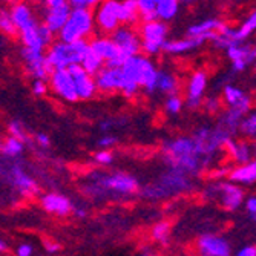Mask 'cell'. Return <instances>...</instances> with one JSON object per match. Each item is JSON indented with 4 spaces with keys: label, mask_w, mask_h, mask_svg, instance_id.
I'll return each mask as SVG.
<instances>
[{
    "label": "cell",
    "mask_w": 256,
    "mask_h": 256,
    "mask_svg": "<svg viewBox=\"0 0 256 256\" xmlns=\"http://www.w3.org/2000/svg\"><path fill=\"white\" fill-rule=\"evenodd\" d=\"M161 156L169 168L182 170L194 178L201 176L216 164V160L206 154L192 135H182L166 142L162 144Z\"/></svg>",
    "instance_id": "6da1fadb"
},
{
    "label": "cell",
    "mask_w": 256,
    "mask_h": 256,
    "mask_svg": "<svg viewBox=\"0 0 256 256\" xmlns=\"http://www.w3.org/2000/svg\"><path fill=\"white\" fill-rule=\"evenodd\" d=\"M195 189L194 176L188 175L182 170L169 168L164 174H161L152 182L146 184L140 190L142 196L148 201H160L174 198L182 194H189Z\"/></svg>",
    "instance_id": "7a4b0ae2"
},
{
    "label": "cell",
    "mask_w": 256,
    "mask_h": 256,
    "mask_svg": "<svg viewBox=\"0 0 256 256\" xmlns=\"http://www.w3.org/2000/svg\"><path fill=\"white\" fill-rule=\"evenodd\" d=\"M89 180V186H84V194L89 196H130L140 192L138 180L126 172H97L90 174Z\"/></svg>",
    "instance_id": "3957f363"
},
{
    "label": "cell",
    "mask_w": 256,
    "mask_h": 256,
    "mask_svg": "<svg viewBox=\"0 0 256 256\" xmlns=\"http://www.w3.org/2000/svg\"><path fill=\"white\" fill-rule=\"evenodd\" d=\"M201 198L208 202H215L227 212H236L244 206L246 194L240 184L234 181L214 180L204 186L201 190Z\"/></svg>",
    "instance_id": "277c9868"
},
{
    "label": "cell",
    "mask_w": 256,
    "mask_h": 256,
    "mask_svg": "<svg viewBox=\"0 0 256 256\" xmlns=\"http://www.w3.org/2000/svg\"><path fill=\"white\" fill-rule=\"evenodd\" d=\"M123 76L142 88L146 94L152 96L156 92V76L158 68L155 66L152 57L140 52L136 56H130L122 64Z\"/></svg>",
    "instance_id": "5b68a950"
},
{
    "label": "cell",
    "mask_w": 256,
    "mask_h": 256,
    "mask_svg": "<svg viewBox=\"0 0 256 256\" xmlns=\"http://www.w3.org/2000/svg\"><path fill=\"white\" fill-rule=\"evenodd\" d=\"M96 20L94 11L90 8H72L63 28L57 32V38L62 42H77L89 38L94 34Z\"/></svg>",
    "instance_id": "8992f818"
},
{
    "label": "cell",
    "mask_w": 256,
    "mask_h": 256,
    "mask_svg": "<svg viewBox=\"0 0 256 256\" xmlns=\"http://www.w3.org/2000/svg\"><path fill=\"white\" fill-rule=\"evenodd\" d=\"M88 50H89V40L86 38L71 43L62 42L57 38L46 48L44 56L54 69H66L69 64L80 63Z\"/></svg>",
    "instance_id": "52a82bcc"
},
{
    "label": "cell",
    "mask_w": 256,
    "mask_h": 256,
    "mask_svg": "<svg viewBox=\"0 0 256 256\" xmlns=\"http://www.w3.org/2000/svg\"><path fill=\"white\" fill-rule=\"evenodd\" d=\"M142 37V52L148 57H156L162 52V44L169 37V26L160 18L150 22H142L140 26Z\"/></svg>",
    "instance_id": "ba28073f"
},
{
    "label": "cell",
    "mask_w": 256,
    "mask_h": 256,
    "mask_svg": "<svg viewBox=\"0 0 256 256\" xmlns=\"http://www.w3.org/2000/svg\"><path fill=\"white\" fill-rule=\"evenodd\" d=\"M118 6H120V0H102L96 8H92V11H94L96 28L98 30L100 34L109 36L112 31H115L122 25L118 16Z\"/></svg>",
    "instance_id": "9c48e42d"
},
{
    "label": "cell",
    "mask_w": 256,
    "mask_h": 256,
    "mask_svg": "<svg viewBox=\"0 0 256 256\" xmlns=\"http://www.w3.org/2000/svg\"><path fill=\"white\" fill-rule=\"evenodd\" d=\"M20 57L23 60V64H25L26 74L30 77H32V80L34 78L48 80L54 71L52 64L48 62V58L44 56V51H37V50L26 48V46H22Z\"/></svg>",
    "instance_id": "30bf717a"
},
{
    "label": "cell",
    "mask_w": 256,
    "mask_h": 256,
    "mask_svg": "<svg viewBox=\"0 0 256 256\" xmlns=\"http://www.w3.org/2000/svg\"><path fill=\"white\" fill-rule=\"evenodd\" d=\"M50 89L54 94L68 103H77L78 96L76 90V82L68 69H54L52 74L48 78Z\"/></svg>",
    "instance_id": "8fae6325"
},
{
    "label": "cell",
    "mask_w": 256,
    "mask_h": 256,
    "mask_svg": "<svg viewBox=\"0 0 256 256\" xmlns=\"http://www.w3.org/2000/svg\"><path fill=\"white\" fill-rule=\"evenodd\" d=\"M109 36L124 57L136 56L142 52V37H140L138 31H135V26L120 25Z\"/></svg>",
    "instance_id": "7c38bea8"
},
{
    "label": "cell",
    "mask_w": 256,
    "mask_h": 256,
    "mask_svg": "<svg viewBox=\"0 0 256 256\" xmlns=\"http://www.w3.org/2000/svg\"><path fill=\"white\" fill-rule=\"evenodd\" d=\"M226 56L232 63V71L242 72L256 60V44L246 40L236 42L226 50Z\"/></svg>",
    "instance_id": "4fadbf2b"
},
{
    "label": "cell",
    "mask_w": 256,
    "mask_h": 256,
    "mask_svg": "<svg viewBox=\"0 0 256 256\" xmlns=\"http://www.w3.org/2000/svg\"><path fill=\"white\" fill-rule=\"evenodd\" d=\"M208 84V76L206 71H195L188 84H186V98H184V106L192 110L198 109L204 100L206 89Z\"/></svg>",
    "instance_id": "5bb4252c"
},
{
    "label": "cell",
    "mask_w": 256,
    "mask_h": 256,
    "mask_svg": "<svg viewBox=\"0 0 256 256\" xmlns=\"http://www.w3.org/2000/svg\"><path fill=\"white\" fill-rule=\"evenodd\" d=\"M196 252L202 256H230L232 246L230 242L216 234H204L198 236L195 242Z\"/></svg>",
    "instance_id": "9a60e30c"
},
{
    "label": "cell",
    "mask_w": 256,
    "mask_h": 256,
    "mask_svg": "<svg viewBox=\"0 0 256 256\" xmlns=\"http://www.w3.org/2000/svg\"><path fill=\"white\" fill-rule=\"evenodd\" d=\"M97 90L102 94H114V92H120L124 76L122 68H108L103 66L100 71L94 76Z\"/></svg>",
    "instance_id": "2e32d148"
},
{
    "label": "cell",
    "mask_w": 256,
    "mask_h": 256,
    "mask_svg": "<svg viewBox=\"0 0 256 256\" xmlns=\"http://www.w3.org/2000/svg\"><path fill=\"white\" fill-rule=\"evenodd\" d=\"M40 204L43 207L44 212H48L50 215L56 216H68L72 214V202L68 196L56 192H50L40 196Z\"/></svg>",
    "instance_id": "e0dca14e"
},
{
    "label": "cell",
    "mask_w": 256,
    "mask_h": 256,
    "mask_svg": "<svg viewBox=\"0 0 256 256\" xmlns=\"http://www.w3.org/2000/svg\"><path fill=\"white\" fill-rule=\"evenodd\" d=\"M206 42H207L206 37H189V36H186L184 38H174V40L168 38L164 44H162V52L168 56H184L200 50Z\"/></svg>",
    "instance_id": "ac0fdd59"
},
{
    "label": "cell",
    "mask_w": 256,
    "mask_h": 256,
    "mask_svg": "<svg viewBox=\"0 0 256 256\" xmlns=\"http://www.w3.org/2000/svg\"><path fill=\"white\" fill-rule=\"evenodd\" d=\"M10 181L14 186V189L23 196L31 198L38 194L37 182L23 170L20 164H12V168L10 169Z\"/></svg>",
    "instance_id": "d6986e66"
},
{
    "label": "cell",
    "mask_w": 256,
    "mask_h": 256,
    "mask_svg": "<svg viewBox=\"0 0 256 256\" xmlns=\"http://www.w3.org/2000/svg\"><path fill=\"white\" fill-rule=\"evenodd\" d=\"M71 10L72 6L68 2H63L54 6H44V10L42 11V22L46 23V25L57 34L66 23L69 14H71Z\"/></svg>",
    "instance_id": "ffe728a7"
},
{
    "label": "cell",
    "mask_w": 256,
    "mask_h": 256,
    "mask_svg": "<svg viewBox=\"0 0 256 256\" xmlns=\"http://www.w3.org/2000/svg\"><path fill=\"white\" fill-rule=\"evenodd\" d=\"M224 154L234 164H244L253 158V148L246 140H235L232 136L224 146Z\"/></svg>",
    "instance_id": "44dd1931"
},
{
    "label": "cell",
    "mask_w": 256,
    "mask_h": 256,
    "mask_svg": "<svg viewBox=\"0 0 256 256\" xmlns=\"http://www.w3.org/2000/svg\"><path fill=\"white\" fill-rule=\"evenodd\" d=\"M222 103L227 108H242L246 110L252 109L250 97L241 88L232 84V83H226L222 86Z\"/></svg>",
    "instance_id": "7402d4cb"
},
{
    "label": "cell",
    "mask_w": 256,
    "mask_h": 256,
    "mask_svg": "<svg viewBox=\"0 0 256 256\" xmlns=\"http://www.w3.org/2000/svg\"><path fill=\"white\" fill-rule=\"evenodd\" d=\"M89 48L94 51L96 54H98L104 63L118 57V56H123L120 52V50L117 48V44L114 43V40L110 38V36H106V34H100V36H96L89 42ZM128 58V57H126Z\"/></svg>",
    "instance_id": "603a6c76"
},
{
    "label": "cell",
    "mask_w": 256,
    "mask_h": 256,
    "mask_svg": "<svg viewBox=\"0 0 256 256\" xmlns=\"http://www.w3.org/2000/svg\"><path fill=\"white\" fill-rule=\"evenodd\" d=\"M11 16H12V20L16 23V26L20 31H25L34 25H37V18H36V14L32 11V8L26 4V2H16L12 6H11Z\"/></svg>",
    "instance_id": "cb8c5ba5"
},
{
    "label": "cell",
    "mask_w": 256,
    "mask_h": 256,
    "mask_svg": "<svg viewBox=\"0 0 256 256\" xmlns=\"http://www.w3.org/2000/svg\"><path fill=\"white\" fill-rule=\"evenodd\" d=\"M228 180L240 186H253L256 184V158H252L244 164H236L230 169Z\"/></svg>",
    "instance_id": "d4e9b609"
},
{
    "label": "cell",
    "mask_w": 256,
    "mask_h": 256,
    "mask_svg": "<svg viewBox=\"0 0 256 256\" xmlns=\"http://www.w3.org/2000/svg\"><path fill=\"white\" fill-rule=\"evenodd\" d=\"M181 83L176 74H174L169 69H158V76H156V92L162 96H174L180 94Z\"/></svg>",
    "instance_id": "484cf974"
},
{
    "label": "cell",
    "mask_w": 256,
    "mask_h": 256,
    "mask_svg": "<svg viewBox=\"0 0 256 256\" xmlns=\"http://www.w3.org/2000/svg\"><path fill=\"white\" fill-rule=\"evenodd\" d=\"M248 110L242 109V108H227L224 112H221L218 123L221 128H224L227 132H230L232 135H236L238 129H240V123L242 120V117L247 114Z\"/></svg>",
    "instance_id": "4316f807"
},
{
    "label": "cell",
    "mask_w": 256,
    "mask_h": 256,
    "mask_svg": "<svg viewBox=\"0 0 256 256\" xmlns=\"http://www.w3.org/2000/svg\"><path fill=\"white\" fill-rule=\"evenodd\" d=\"M222 20L220 18H206L200 23H194V25H190L188 28V31H186V36L189 37H206L208 38V36H210L212 32L218 31L222 25Z\"/></svg>",
    "instance_id": "83f0119b"
},
{
    "label": "cell",
    "mask_w": 256,
    "mask_h": 256,
    "mask_svg": "<svg viewBox=\"0 0 256 256\" xmlns=\"http://www.w3.org/2000/svg\"><path fill=\"white\" fill-rule=\"evenodd\" d=\"M76 82V90H77V96H78V102H88L92 100L97 96V84H96V78L94 76H83Z\"/></svg>",
    "instance_id": "f1b7e54d"
},
{
    "label": "cell",
    "mask_w": 256,
    "mask_h": 256,
    "mask_svg": "<svg viewBox=\"0 0 256 256\" xmlns=\"http://www.w3.org/2000/svg\"><path fill=\"white\" fill-rule=\"evenodd\" d=\"M118 16H120V23H122V25L135 26L136 23L140 22L136 0H120Z\"/></svg>",
    "instance_id": "f546056e"
},
{
    "label": "cell",
    "mask_w": 256,
    "mask_h": 256,
    "mask_svg": "<svg viewBox=\"0 0 256 256\" xmlns=\"http://www.w3.org/2000/svg\"><path fill=\"white\" fill-rule=\"evenodd\" d=\"M18 40H20L22 46H26V48L37 50V51H46V46H44V43L40 38V34L37 31V25H34L25 31H20Z\"/></svg>",
    "instance_id": "4dcf8cb0"
},
{
    "label": "cell",
    "mask_w": 256,
    "mask_h": 256,
    "mask_svg": "<svg viewBox=\"0 0 256 256\" xmlns=\"http://www.w3.org/2000/svg\"><path fill=\"white\" fill-rule=\"evenodd\" d=\"M180 12L178 0H156V16L162 22H172Z\"/></svg>",
    "instance_id": "1f68e13d"
},
{
    "label": "cell",
    "mask_w": 256,
    "mask_h": 256,
    "mask_svg": "<svg viewBox=\"0 0 256 256\" xmlns=\"http://www.w3.org/2000/svg\"><path fill=\"white\" fill-rule=\"evenodd\" d=\"M25 150V143L22 140L16 138V136H8L4 142H0V154H2L5 158H17L23 154Z\"/></svg>",
    "instance_id": "d6a6232c"
},
{
    "label": "cell",
    "mask_w": 256,
    "mask_h": 256,
    "mask_svg": "<svg viewBox=\"0 0 256 256\" xmlns=\"http://www.w3.org/2000/svg\"><path fill=\"white\" fill-rule=\"evenodd\" d=\"M170 234H172V226L169 221H160L152 227L150 236L155 242H158L162 247H168L170 242Z\"/></svg>",
    "instance_id": "836d02e7"
},
{
    "label": "cell",
    "mask_w": 256,
    "mask_h": 256,
    "mask_svg": "<svg viewBox=\"0 0 256 256\" xmlns=\"http://www.w3.org/2000/svg\"><path fill=\"white\" fill-rule=\"evenodd\" d=\"M80 64L84 68V71H86L89 76H96V74L100 71V69L104 66V60H103L98 54H96L94 51H92V50L89 48V50L84 52V56H83Z\"/></svg>",
    "instance_id": "e575fe53"
},
{
    "label": "cell",
    "mask_w": 256,
    "mask_h": 256,
    "mask_svg": "<svg viewBox=\"0 0 256 256\" xmlns=\"http://www.w3.org/2000/svg\"><path fill=\"white\" fill-rule=\"evenodd\" d=\"M0 32L6 37H18V30L12 20L11 11L0 6Z\"/></svg>",
    "instance_id": "d590c367"
},
{
    "label": "cell",
    "mask_w": 256,
    "mask_h": 256,
    "mask_svg": "<svg viewBox=\"0 0 256 256\" xmlns=\"http://www.w3.org/2000/svg\"><path fill=\"white\" fill-rule=\"evenodd\" d=\"M238 134L248 140H256V110H248L244 115L240 123Z\"/></svg>",
    "instance_id": "8d00e7d4"
},
{
    "label": "cell",
    "mask_w": 256,
    "mask_h": 256,
    "mask_svg": "<svg viewBox=\"0 0 256 256\" xmlns=\"http://www.w3.org/2000/svg\"><path fill=\"white\" fill-rule=\"evenodd\" d=\"M140 22H150L158 18L156 16V0H136Z\"/></svg>",
    "instance_id": "74e56055"
},
{
    "label": "cell",
    "mask_w": 256,
    "mask_h": 256,
    "mask_svg": "<svg viewBox=\"0 0 256 256\" xmlns=\"http://www.w3.org/2000/svg\"><path fill=\"white\" fill-rule=\"evenodd\" d=\"M184 108V100L180 97V94H174V96H168L166 102H164V109L169 115L172 117H176L180 115V112Z\"/></svg>",
    "instance_id": "f35d334b"
},
{
    "label": "cell",
    "mask_w": 256,
    "mask_h": 256,
    "mask_svg": "<svg viewBox=\"0 0 256 256\" xmlns=\"http://www.w3.org/2000/svg\"><path fill=\"white\" fill-rule=\"evenodd\" d=\"M201 106L204 108V110H206L207 114L216 115V114H220L221 109H222V100H221V97H218V96H208V97H206V98L202 100Z\"/></svg>",
    "instance_id": "ab89813d"
},
{
    "label": "cell",
    "mask_w": 256,
    "mask_h": 256,
    "mask_svg": "<svg viewBox=\"0 0 256 256\" xmlns=\"http://www.w3.org/2000/svg\"><path fill=\"white\" fill-rule=\"evenodd\" d=\"M238 31H240V36L246 40L247 37H250L254 31H256V11H253L244 22L242 25L238 26Z\"/></svg>",
    "instance_id": "60d3db41"
},
{
    "label": "cell",
    "mask_w": 256,
    "mask_h": 256,
    "mask_svg": "<svg viewBox=\"0 0 256 256\" xmlns=\"http://www.w3.org/2000/svg\"><path fill=\"white\" fill-rule=\"evenodd\" d=\"M8 132H10V135H11V136H16V138L22 140V142L25 143V144L30 142V136H28V134H26L25 128H23V126H22V123H20V122H17V120L10 122V124H8Z\"/></svg>",
    "instance_id": "b9f144b4"
},
{
    "label": "cell",
    "mask_w": 256,
    "mask_h": 256,
    "mask_svg": "<svg viewBox=\"0 0 256 256\" xmlns=\"http://www.w3.org/2000/svg\"><path fill=\"white\" fill-rule=\"evenodd\" d=\"M140 89H142V88L138 86V83H135V82L124 77V82H123V86H122L120 92L126 98H135V96L140 92Z\"/></svg>",
    "instance_id": "7bdbcfd3"
},
{
    "label": "cell",
    "mask_w": 256,
    "mask_h": 256,
    "mask_svg": "<svg viewBox=\"0 0 256 256\" xmlns=\"http://www.w3.org/2000/svg\"><path fill=\"white\" fill-rule=\"evenodd\" d=\"M31 89H32L34 96L44 97L50 92V83H48V80H43V78H34L32 84H31Z\"/></svg>",
    "instance_id": "ee69618b"
},
{
    "label": "cell",
    "mask_w": 256,
    "mask_h": 256,
    "mask_svg": "<svg viewBox=\"0 0 256 256\" xmlns=\"http://www.w3.org/2000/svg\"><path fill=\"white\" fill-rule=\"evenodd\" d=\"M94 161L100 166H110L114 162V154L109 149H102L94 155Z\"/></svg>",
    "instance_id": "f6af8a7d"
},
{
    "label": "cell",
    "mask_w": 256,
    "mask_h": 256,
    "mask_svg": "<svg viewBox=\"0 0 256 256\" xmlns=\"http://www.w3.org/2000/svg\"><path fill=\"white\" fill-rule=\"evenodd\" d=\"M244 206H246V212H247L248 218L253 222H256V195H250L248 198H246Z\"/></svg>",
    "instance_id": "bcb514c9"
},
{
    "label": "cell",
    "mask_w": 256,
    "mask_h": 256,
    "mask_svg": "<svg viewBox=\"0 0 256 256\" xmlns=\"http://www.w3.org/2000/svg\"><path fill=\"white\" fill-rule=\"evenodd\" d=\"M118 142V138L115 135H110V134H104L103 136L98 138V146L102 149H110L112 146H115Z\"/></svg>",
    "instance_id": "7dc6e473"
},
{
    "label": "cell",
    "mask_w": 256,
    "mask_h": 256,
    "mask_svg": "<svg viewBox=\"0 0 256 256\" xmlns=\"http://www.w3.org/2000/svg\"><path fill=\"white\" fill-rule=\"evenodd\" d=\"M14 253L17 256H31V254H34V246L30 242H22L16 247Z\"/></svg>",
    "instance_id": "c3c4849f"
},
{
    "label": "cell",
    "mask_w": 256,
    "mask_h": 256,
    "mask_svg": "<svg viewBox=\"0 0 256 256\" xmlns=\"http://www.w3.org/2000/svg\"><path fill=\"white\" fill-rule=\"evenodd\" d=\"M228 174H230L228 166H218L216 169L208 172V175H210L212 180H224L226 176H228Z\"/></svg>",
    "instance_id": "681fc988"
},
{
    "label": "cell",
    "mask_w": 256,
    "mask_h": 256,
    "mask_svg": "<svg viewBox=\"0 0 256 256\" xmlns=\"http://www.w3.org/2000/svg\"><path fill=\"white\" fill-rule=\"evenodd\" d=\"M36 143L40 146V148H43V149H46V148H50L51 146V140H50V136L46 135V134H43V132H38L37 135H36Z\"/></svg>",
    "instance_id": "f907efd6"
},
{
    "label": "cell",
    "mask_w": 256,
    "mask_h": 256,
    "mask_svg": "<svg viewBox=\"0 0 256 256\" xmlns=\"http://www.w3.org/2000/svg\"><path fill=\"white\" fill-rule=\"evenodd\" d=\"M44 250H46V253L54 254V253L62 252V246L58 242H54V241H44Z\"/></svg>",
    "instance_id": "816d5d0a"
},
{
    "label": "cell",
    "mask_w": 256,
    "mask_h": 256,
    "mask_svg": "<svg viewBox=\"0 0 256 256\" xmlns=\"http://www.w3.org/2000/svg\"><path fill=\"white\" fill-rule=\"evenodd\" d=\"M238 256H256V246H244L236 252Z\"/></svg>",
    "instance_id": "f5cc1de1"
},
{
    "label": "cell",
    "mask_w": 256,
    "mask_h": 256,
    "mask_svg": "<svg viewBox=\"0 0 256 256\" xmlns=\"http://www.w3.org/2000/svg\"><path fill=\"white\" fill-rule=\"evenodd\" d=\"M66 2L72 8H88V0H66Z\"/></svg>",
    "instance_id": "db71d44e"
},
{
    "label": "cell",
    "mask_w": 256,
    "mask_h": 256,
    "mask_svg": "<svg viewBox=\"0 0 256 256\" xmlns=\"http://www.w3.org/2000/svg\"><path fill=\"white\" fill-rule=\"evenodd\" d=\"M72 214H74V216L78 218V220H84V218L88 216L86 208H83V207H74V208H72Z\"/></svg>",
    "instance_id": "11a10c76"
},
{
    "label": "cell",
    "mask_w": 256,
    "mask_h": 256,
    "mask_svg": "<svg viewBox=\"0 0 256 256\" xmlns=\"http://www.w3.org/2000/svg\"><path fill=\"white\" fill-rule=\"evenodd\" d=\"M112 128H114V126H112V122H110V120L100 123V130H102V132H104V134H106V132H109Z\"/></svg>",
    "instance_id": "9f6ffc18"
},
{
    "label": "cell",
    "mask_w": 256,
    "mask_h": 256,
    "mask_svg": "<svg viewBox=\"0 0 256 256\" xmlns=\"http://www.w3.org/2000/svg\"><path fill=\"white\" fill-rule=\"evenodd\" d=\"M44 6H54V5H58V4H63L66 0H42Z\"/></svg>",
    "instance_id": "6f0895ef"
},
{
    "label": "cell",
    "mask_w": 256,
    "mask_h": 256,
    "mask_svg": "<svg viewBox=\"0 0 256 256\" xmlns=\"http://www.w3.org/2000/svg\"><path fill=\"white\" fill-rule=\"evenodd\" d=\"M8 252H10V246L6 244V241L0 240V254H4V253H8Z\"/></svg>",
    "instance_id": "680465c9"
},
{
    "label": "cell",
    "mask_w": 256,
    "mask_h": 256,
    "mask_svg": "<svg viewBox=\"0 0 256 256\" xmlns=\"http://www.w3.org/2000/svg\"><path fill=\"white\" fill-rule=\"evenodd\" d=\"M178 2H192V0H178Z\"/></svg>",
    "instance_id": "91938a15"
},
{
    "label": "cell",
    "mask_w": 256,
    "mask_h": 256,
    "mask_svg": "<svg viewBox=\"0 0 256 256\" xmlns=\"http://www.w3.org/2000/svg\"><path fill=\"white\" fill-rule=\"evenodd\" d=\"M253 64H254V71H256V60H254V63H253Z\"/></svg>",
    "instance_id": "94428289"
}]
</instances>
